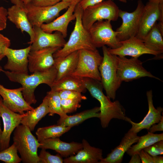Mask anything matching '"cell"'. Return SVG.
Masks as SVG:
<instances>
[{
    "label": "cell",
    "mask_w": 163,
    "mask_h": 163,
    "mask_svg": "<svg viewBox=\"0 0 163 163\" xmlns=\"http://www.w3.org/2000/svg\"><path fill=\"white\" fill-rule=\"evenodd\" d=\"M71 3L61 1L55 5L37 7L29 3L24 6L28 19L33 27H40L43 24L49 23L58 17L60 12L68 8Z\"/></svg>",
    "instance_id": "cell-10"
},
{
    "label": "cell",
    "mask_w": 163,
    "mask_h": 163,
    "mask_svg": "<svg viewBox=\"0 0 163 163\" xmlns=\"http://www.w3.org/2000/svg\"><path fill=\"white\" fill-rule=\"evenodd\" d=\"M119 9L112 0L103 1L89 6L83 10L82 16V24L88 30L97 21L103 20L116 21L119 17Z\"/></svg>",
    "instance_id": "cell-6"
},
{
    "label": "cell",
    "mask_w": 163,
    "mask_h": 163,
    "mask_svg": "<svg viewBox=\"0 0 163 163\" xmlns=\"http://www.w3.org/2000/svg\"><path fill=\"white\" fill-rule=\"evenodd\" d=\"M1 117L0 113V117ZM2 131L1 129V126H0V135L2 133Z\"/></svg>",
    "instance_id": "cell-51"
},
{
    "label": "cell",
    "mask_w": 163,
    "mask_h": 163,
    "mask_svg": "<svg viewBox=\"0 0 163 163\" xmlns=\"http://www.w3.org/2000/svg\"><path fill=\"white\" fill-rule=\"evenodd\" d=\"M146 96L148 104L149 110L148 113L142 120L138 123H135L128 118L127 121L132 125L129 130L131 131L137 133L142 130L146 129L149 130L153 125L158 123L163 117L161 113L163 109L161 107L155 108L153 105L152 99V91L150 90L147 91Z\"/></svg>",
    "instance_id": "cell-20"
},
{
    "label": "cell",
    "mask_w": 163,
    "mask_h": 163,
    "mask_svg": "<svg viewBox=\"0 0 163 163\" xmlns=\"http://www.w3.org/2000/svg\"><path fill=\"white\" fill-rule=\"evenodd\" d=\"M7 11L8 19L14 24L17 28L20 29L22 33L25 32L28 34L30 41L27 43L31 44L35 40V33L28 19L24 5H14L8 8Z\"/></svg>",
    "instance_id": "cell-19"
},
{
    "label": "cell",
    "mask_w": 163,
    "mask_h": 163,
    "mask_svg": "<svg viewBox=\"0 0 163 163\" xmlns=\"http://www.w3.org/2000/svg\"><path fill=\"white\" fill-rule=\"evenodd\" d=\"M3 72L10 81L21 85L24 98L30 105L37 102L34 94L36 88L42 84H46L50 87L55 81L57 74L56 70L54 66L46 70L34 72L30 75L9 71Z\"/></svg>",
    "instance_id": "cell-2"
},
{
    "label": "cell",
    "mask_w": 163,
    "mask_h": 163,
    "mask_svg": "<svg viewBox=\"0 0 163 163\" xmlns=\"http://www.w3.org/2000/svg\"><path fill=\"white\" fill-rule=\"evenodd\" d=\"M4 71L3 70L2 67L0 66V72Z\"/></svg>",
    "instance_id": "cell-50"
},
{
    "label": "cell",
    "mask_w": 163,
    "mask_h": 163,
    "mask_svg": "<svg viewBox=\"0 0 163 163\" xmlns=\"http://www.w3.org/2000/svg\"><path fill=\"white\" fill-rule=\"evenodd\" d=\"M111 21L102 20L96 22L88 30L91 42L96 48L107 46L115 49L121 46L117 37V32L112 29Z\"/></svg>",
    "instance_id": "cell-8"
},
{
    "label": "cell",
    "mask_w": 163,
    "mask_h": 163,
    "mask_svg": "<svg viewBox=\"0 0 163 163\" xmlns=\"http://www.w3.org/2000/svg\"><path fill=\"white\" fill-rule=\"evenodd\" d=\"M85 87L92 97L100 104V117L102 127H107L113 118L127 121L125 110L118 101L112 102L110 98L103 93V88L101 81L93 79L83 78Z\"/></svg>",
    "instance_id": "cell-1"
},
{
    "label": "cell",
    "mask_w": 163,
    "mask_h": 163,
    "mask_svg": "<svg viewBox=\"0 0 163 163\" xmlns=\"http://www.w3.org/2000/svg\"><path fill=\"white\" fill-rule=\"evenodd\" d=\"M163 36L156 22L142 40L146 47L149 50L162 54Z\"/></svg>",
    "instance_id": "cell-29"
},
{
    "label": "cell",
    "mask_w": 163,
    "mask_h": 163,
    "mask_svg": "<svg viewBox=\"0 0 163 163\" xmlns=\"http://www.w3.org/2000/svg\"><path fill=\"white\" fill-rule=\"evenodd\" d=\"M49 113L47 99L46 96L38 107L25 113V115L21 120V124L27 126L31 131H33L38 122Z\"/></svg>",
    "instance_id": "cell-26"
},
{
    "label": "cell",
    "mask_w": 163,
    "mask_h": 163,
    "mask_svg": "<svg viewBox=\"0 0 163 163\" xmlns=\"http://www.w3.org/2000/svg\"><path fill=\"white\" fill-rule=\"evenodd\" d=\"M59 94L61 99L75 100L81 102L82 101L87 99L85 96L82 94V93L75 91L61 90L59 91Z\"/></svg>",
    "instance_id": "cell-36"
},
{
    "label": "cell",
    "mask_w": 163,
    "mask_h": 163,
    "mask_svg": "<svg viewBox=\"0 0 163 163\" xmlns=\"http://www.w3.org/2000/svg\"><path fill=\"white\" fill-rule=\"evenodd\" d=\"M7 10L0 6V31L6 28L8 19Z\"/></svg>",
    "instance_id": "cell-40"
},
{
    "label": "cell",
    "mask_w": 163,
    "mask_h": 163,
    "mask_svg": "<svg viewBox=\"0 0 163 163\" xmlns=\"http://www.w3.org/2000/svg\"><path fill=\"white\" fill-rule=\"evenodd\" d=\"M0 113L3 123V130L0 135V151L9 146L11 135L20 124L22 117L25 115L17 113L11 111L3 104L0 99Z\"/></svg>",
    "instance_id": "cell-12"
},
{
    "label": "cell",
    "mask_w": 163,
    "mask_h": 163,
    "mask_svg": "<svg viewBox=\"0 0 163 163\" xmlns=\"http://www.w3.org/2000/svg\"><path fill=\"white\" fill-rule=\"evenodd\" d=\"M82 0H61V1L69 2L70 3H75L77 4Z\"/></svg>",
    "instance_id": "cell-46"
},
{
    "label": "cell",
    "mask_w": 163,
    "mask_h": 163,
    "mask_svg": "<svg viewBox=\"0 0 163 163\" xmlns=\"http://www.w3.org/2000/svg\"><path fill=\"white\" fill-rule=\"evenodd\" d=\"M82 143L83 148L75 155L65 158L64 163H97L103 158L101 149L91 146L84 139Z\"/></svg>",
    "instance_id": "cell-22"
},
{
    "label": "cell",
    "mask_w": 163,
    "mask_h": 163,
    "mask_svg": "<svg viewBox=\"0 0 163 163\" xmlns=\"http://www.w3.org/2000/svg\"><path fill=\"white\" fill-rule=\"evenodd\" d=\"M1 98V96L0 95V99Z\"/></svg>",
    "instance_id": "cell-52"
},
{
    "label": "cell",
    "mask_w": 163,
    "mask_h": 163,
    "mask_svg": "<svg viewBox=\"0 0 163 163\" xmlns=\"http://www.w3.org/2000/svg\"><path fill=\"white\" fill-rule=\"evenodd\" d=\"M129 163H140L141 162L140 156L138 153L135 154L131 156Z\"/></svg>",
    "instance_id": "cell-44"
},
{
    "label": "cell",
    "mask_w": 163,
    "mask_h": 163,
    "mask_svg": "<svg viewBox=\"0 0 163 163\" xmlns=\"http://www.w3.org/2000/svg\"><path fill=\"white\" fill-rule=\"evenodd\" d=\"M51 90L59 91L63 90H73L82 93L87 90L83 78L69 75L57 81H55L50 87Z\"/></svg>",
    "instance_id": "cell-28"
},
{
    "label": "cell",
    "mask_w": 163,
    "mask_h": 163,
    "mask_svg": "<svg viewBox=\"0 0 163 163\" xmlns=\"http://www.w3.org/2000/svg\"><path fill=\"white\" fill-rule=\"evenodd\" d=\"M149 132L154 133L156 131H163V117L158 123V124H154L152 125L148 130Z\"/></svg>",
    "instance_id": "cell-43"
},
{
    "label": "cell",
    "mask_w": 163,
    "mask_h": 163,
    "mask_svg": "<svg viewBox=\"0 0 163 163\" xmlns=\"http://www.w3.org/2000/svg\"><path fill=\"white\" fill-rule=\"evenodd\" d=\"M78 101L69 99H61V106L63 111L66 113H70L76 111L81 107Z\"/></svg>",
    "instance_id": "cell-35"
},
{
    "label": "cell",
    "mask_w": 163,
    "mask_h": 163,
    "mask_svg": "<svg viewBox=\"0 0 163 163\" xmlns=\"http://www.w3.org/2000/svg\"><path fill=\"white\" fill-rule=\"evenodd\" d=\"M79 50L74 52L66 56L54 58V66L57 71L55 81H57L70 75L75 69L77 65Z\"/></svg>",
    "instance_id": "cell-25"
},
{
    "label": "cell",
    "mask_w": 163,
    "mask_h": 163,
    "mask_svg": "<svg viewBox=\"0 0 163 163\" xmlns=\"http://www.w3.org/2000/svg\"><path fill=\"white\" fill-rule=\"evenodd\" d=\"M83 10L77 4L74 13L76 21L74 29L68 41L62 48L53 54L54 58L62 57L76 51L82 49L94 50L97 49L92 44L88 30L84 27L82 21Z\"/></svg>",
    "instance_id": "cell-3"
},
{
    "label": "cell",
    "mask_w": 163,
    "mask_h": 163,
    "mask_svg": "<svg viewBox=\"0 0 163 163\" xmlns=\"http://www.w3.org/2000/svg\"><path fill=\"white\" fill-rule=\"evenodd\" d=\"M40 163H62L63 162L62 156L59 153L56 155H51L46 149H42L38 155Z\"/></svg>",
    "instance_id": "cell-34"
},
{
    "label": "cell",
    "mask_w": 163,
    "mask_h": 163,
    "mask_svg": "<svg viewBox=\"0 0 163 163\" xmlns=\"http://www.w3.org/2000/svg\"><path fill=\"white\" fill-rule=\"evenodd\" d=\"M161 140H163V133L154 134L148 131L147 134L139 137L137 143L132 145L126 152L129 155L132 156L138 153L141 150Z\"/></svg>",
    "instance_id": "cell-30"
},
{
    "label": "cell",
    "mask_w": 163,
    "mask_h": 163,
    "mask_svg": "<svg viewBox=\"0 0 163 163\" xmlns=\"http://www.w3.org/2000/svg\"><path fill=\"white\" fill-rule=\"evenodd\" d=\"M22 87L9 89L0 84V95L2 97L4 104L8 109L20 114L24 111L33 110L34 108L28 104L23 97Z\"/></svg>",
    "instance_id": "cell-15"
},
{
    "label": "cell",
    "mask_w": 163,
    "mask_h": 163,
    "mask_svg": "<svg viewBox=\"0 0 163 163\" xmlns=\"http://www.w3.org/2000/svg\"><path fill=\"white\" fill-rule=\"evenodd\" d=\"M11 2L14 5L20 6L24 5L20 0H10Z\"/></svg>",
    "instance_id": "cell-47"
},
{
    "label": "cell",
    "mask_w": 163,
    "mask_h": 163,
    "mask_svg": "<svg viewBox=\"0 0 163 163\" xmlns=\"http://www.w3.org/2000/svg\"><path fill=\"white\" fill-rule=\"evenodd\" d=\"M139 136L137 133L129 130L123 137L120 144L111 150L106 157L103 158L99 163H120L124 153L134 143L137 142Z\"/></svg>",
    "instance_id": "cell-23"
},
{
    "label": "cell",
    "mask_w": 163,
    "mask_h": 163,
    "mask_svg": "<svg viewBox=\"0 0 163 163\" xmlns=\"http://www.w3.org/2000/svg\"><path fill=\"white\" fill-rule=\"evenodd\" d=\"M117 77L119 81L128 82L139 78L147 77L161 81L153 75L143 66L142 62L138 58L128 59L125 56H117Z\"/></svg>",
    "instance_id": "cell-9"
},
{
    "label": "cell",
    "mask_w": 163,
    "mask_h": 163,
    "mask_svg": "<svg viewBox=\"0 0 163 163\" xmlns=\"http://www.w3.org/2000/svg\"><path fill=\"white\" fill-rule=\"evenodd\" d=\"M143 149L152 156L162 155L163 154V140L159 141Z\"/></svg>",
    "instance_id": "cell-37"
},
{
    "label": "cell",
    "mask_w": 163,
    "mask_h": 163,
    "mask_svg": "<svg viewBox=\"0 0 163 163\" xmlns=\"http://www.w3.org/2000/svg\"><path fill=\"white\" fill-rule=\"evenodd\" d=\"M61 0H31L30 3L37 7H45L55 5Z\"/></svg>",
    "instance_id": "cell-39"
},
{
    "label": "cell",
    "mask_w": 163,
    "mask_h": 163,
    "mask_svg": "<svg viewBox=\"0 0 163 163\" xmlns=\"http://www.w3.org/2000/svg\"><path fill=\"white\" fill-rule=\"evenodd\" d=\"M154 163H162L163 162V157L161 156L156 155L153 156Z\"/></svg>",
    "instance_id": "cell-45"
},
{
    "label": "cell",
    "mask_w": 163,
    "mask_h": 163,
    "mask_svg": "<svg viewBox=\"0 0 163 163\" xmlns=\"http://www.w3.org/2000/svg\"><path fill=\"white\" fill-rule=\"evenodd\" d=\"M20 1L24 4V5H25L30 3L31 0H20Z\"/></svg>",
    "instance_id": "cell-48"
},
{
    "label": "cell",
    "mask_w": 163,
    "mask_h": 163,
    "mask_svg": "<svg viewBox=\"0 0 163 163\" xmlns=\"http://www.w3.org/2000/svg\"><path fill=\"white\" fill-rule=\"evenodd\" d=\"M102 49L103 59L98 68L101 82L107 96L114 100L121 84L117 77V56L111 53L106 46H102Z\"/></svg>",
    "instance_id": "cell-5"
},
{
    "label": "cell",
    "mask_w": 163,
    "mask_h": 163,
    "mask_svg": "<svg viewBox=\"0 0 163 163\" xmlns=\"http://www.w3.org/2000/svg\"><path fill=\"white\" fill-rule=\"evenodd\" d=\"M138 153L142 163H154L153 156L150 155L143 149L140 151Z\"/></svg>",
    "instance_id": "cell-42"
},
{
    "label": "cell",
    "mask_w": 163,
    "mask_h": 163,
    "mask_svg": "<svg viewBox=\"0 0 163 163\" xmlns=\"http://www.w3.org/2000/svg\"><path fill=\"white\" fill-rule=\"evenodd\" d=\"M11 43L10 40L0 33V61L5 56L6 50Z\"/></svg>",
    "instance_id": "cell-38"
},
{
    "label": "cell",
    "mask_w": 163,
    "mask_h": 163,
    "mask_svg": "<svg viewBox=\"0 0 163 163\" xmlns=\"http://www.w3.org/2000/svg\"><path fill=\"white\" fill-rule=\"evenodd\" d=\"M100 107H96L76 114L60 118L57 122V125L72 127L78 125L85 120L93 117L100 118Z\"/></svg>",
    "instance_id": "cell-27"
},
{
    "label": "cell",
    "mask_w": 163,
    "mask_h": 163,
    "mask_svg": "<svg viewBox=\"0 0 163 163\" xmlns=\"http://www.w3.org/2000/svg\"><path fill=\"white\" fill-rule=\"evenodd\" d=\"M104 0H82L78 3L79 7L84 10L87 7L102 2ZM123 3H126V0H118Z\"/></svg>",
    "instance_id": "cell-41"
},
{
    "label": "cell",
    "mask_w": 163,
    "mask_h": 163,
    "mask_svg": "<svg viewBox=\"0 0 163 163\" xmlns=\"http://www.w3.org/2000/svg\"><path fill=\"white\" fill-rule=\"evenodd\" d=\"M61 48L49 47L37 50L30 51L28 56V69L31 72L46 70L53 66V54Z\"/></svg>",
    "instance_id": "cell-14"
},
{
    "label": "cell",
    "mask_w": 163,
    "mask_h": 163,
    "mask_svg": "<svg viewBox=\"0 0 163 163\" xmlns=\"http://www.w3.org/2000/svg\"><path fill=\"white\" fill-rule=\"evenodd\" d=\"M149 2H155L159 3H163V0H148Z\"/></svg>",
    "instance_id": "cell-49"
},
{
    "label": "cell",
    "mask_w": 163,
    "mask_h": 163,
    "mask_svg": "<svg viewBox=\"0 0 163 163\" xmlns=\"http://www.w3.org/2000/svg\"><path fill=\"white\" fill-rule=\"evenodd\" d=\"M159 3L148 2L144 6L136 37L142 40L160 16Z\"/></svg>",
    "instance_id": "cell-18"
},
{
    "label": "cell",
    "mask_w": 163,
    "mask_h": 163,
    "mask_svg": "<svg viewBox=\"0 0 163 163\" xmlns=\"http://www.w3.org/2000/svg\"><path fill=\"white\" fill-rule=\"evenodd\" d=\"M72 127L55 125L49 126L39 128L36 134L37 139L40 141L44 139L59 137L68 131Z\"/></svg>",
    "instance_id": "cell-31"
},
{
    "label": "cell",
    "mask_w": 163,
    "mask_h": 163,
    "mask_svg": "<svg viewBox=\"0 0 163 163\" xmlns=\"http://www.w3.org/2000/svg\"><path fill=\"white\" fill-rule=\"evenodd\" d=\"M121 46L119 48L112 49L108 48L112 54L119 56H131L138 58L144 54L153 55L157 58L162 59L163 54L151 50L146 47L143 41L136 37L121 41Z\"/></svg>",
    "instance_id": "cell-13"
},
{
    "label": "cell",
    "mask_w": 163,
    "mask_h": 163,
    "mask_svg": "<svg viewBox=\"0 0 163 163\" xmlns=\"http://www.w3.org/2000/svg\"><path fill=\"white\" fill-rule=\"evenodd\" d=\"M103 59V57L97 49L79 50L77 66L70 75L81 78H89L101 81L98 68Z\"/></svg>",
    "instance_id": "cell-7"
},
{
    "label": "cell",
    "mask_w": 163,
    "mask_h": 163,
    "mask_svg": "<svg viewBox=\"0 0 163 163\" xmlns=\"http://www.w3.org/2000/svg\"><path fill=\"white\" fill-rule=\"evenodd\" d=\"M46 97L47 99L49 116H53L54 114H57L60 116V118H63L67 115L62 108L61 99L59 91L50 90L47 92Z\"/></svg>",
    "instance_id": "cell-32"
},
{
    "label": "cell",
    "mask_w": 163,
    "mask_h": 163,
    "mask_svg": "<svg viewBox=\"0 0 163 163\" xmlns=\"http://www.w3.org/2000/svg\"></svg>",
    "instance_id": "cell-53"
},
{
    "label": "cell",
    "mask_w": 163,
    "mask_h": 163,
    "mask_svg": "<svg viewBox=\"0 0 163 163\" xmlns=\"http://www.w3.org/2000/svg\"><path fill=\"white\" fill-rule=\"evenodd\" d=\"M76 5L75 3H71L62 15L49 23L43 24L40 27L47 33H51L54 31L60 32L66 38L67 35L69 24L76 19L74 12Z\"/></svg>",
    "instance_id": "cell-24"
},
{
    "label": "cell",
    "mask_w": 163,
    "mask_h": 163,
    "mask_svg": "<svg viewBox=\"0 0 163 163\" xmlns=\"http://www.w3.org/2000/svg\"><path fill=\"white\" fill-rule=\"evenodd\" d=\"M30 49V45L20 49L7 48L5 56L8 61L4 69L13 72L28 74V56Z\"/></svg>",
    "instance_id": "cell-16"
},
{
    "label": "cell",
    "mask_w": 163,
    "mask_h": 163,
    "mask_svg": "<svg viewBox=\"0 0 163 163\" xmlns=\"http://www.w3.org/2000/svg\"><path fill=\"white\" fill-rule=\"evenodd\" d=\"M39 142L40 145L39 148L54 150L65 158L75 155L83 148L82 143L66 142L61 140L59 137L48 139Z\"/></svg>",
    "instance_id": "cell-21"
},
{
    "label": "cell",
    "mask_w": 163,
    "mask_h": 163,
    "mask_svg": "<svg viewBox=\"0 0 163 163\" xmlns=\"http://www.w3.org/2000/svg\"><path fill=\"white\" fill-rule=\"evenodd\" d=\"M13 139L23 162L40 163L37 152L40 143L27 126L18 125L14 130Z\"/></svg>",
    "instance_id": "cell-4"
},
{
    "label": "cell",
    "mask_w": 163,
    "mask_h": 163,
    "mask_svg": "<svg viewBox=\"0 0 163 163\" xmlns=\"http://www.w3.org/2000/svg\"><path fill=\"white\" fill-rule=\"evenodd\" d=\"M15 143L4 150L0 151V161L6 163H19L22 161L18 155Z\"/></svg>",
    "instance_id": "cell-33"
},
{
    "label": "cell",
    "mask_w": 163,
    "mask_h": 163,
    "mask_svg": "<svg viewBox=\"0 0 163 163\" xmlns=\"http://www.w3.org/2000/svg\"><path fill=\"white\" fill-rule=\"evenodd\" d=\"M35 33L34 42L30 44V51L37 50L49 47L63 46L66 42L62 34L56 31L53 33L44 31L40 27H33Z\"/></svg>",
    "instance_id": "cell-17"
},
{
    "label": "cell",
    "mask_w": 163,
    "mask_h": 163,
    "mask_svg": "<svg viewBox=\"0 0 163 163\" xmlns=\"http://www.w3.org/2000/svg\"><path fill=\"white\" fill-rule=\"evenodd\" d=\"M144 6L142 1L139 0L136 8L132 12L119 9V17L122 19V23L116 31L117 32V37L120 41L136 37Z\"/></svg>",
    "instance_id": "cell-11"
}]
</instances>
